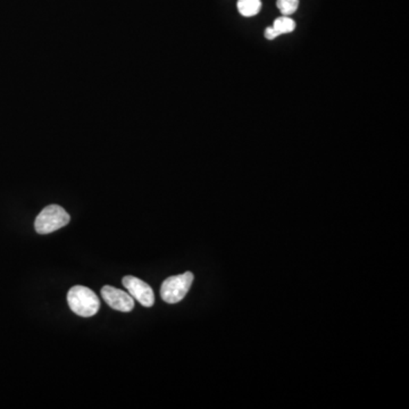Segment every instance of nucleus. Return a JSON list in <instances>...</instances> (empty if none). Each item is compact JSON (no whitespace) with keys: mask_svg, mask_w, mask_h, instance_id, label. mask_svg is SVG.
Returning a JSON list of instances; mask_svg holds the SVG:
<instances>
[{"mask_svg":"<svg viewBox=\"0 0 409 409\" xmlns=\"http://www.w3.org/2000/svg\"><path fill=\"white\" fill-rule=\"evenodd\" d=\"M68 306L79 316L91 317L98 313L100 301L91 289L84 285H74L68 294Z\"/></svg>","mask_w":409,"mask_h":409,"instance_id":"nucleus-1","label":"nucleus"},{"mask_svg":"<svg viewBox=\"0 0 409 409\" xmlns=\"http://www.w3.org/2000/svg\"><path fill=\"white\" fill-rule=\"evenodd\" d=\"M70 215L58 204H49L44 208L35 222V231L39 234H53L70 223Z\"/></svg>","mask_w":409,"mask_h":409,"instance_id":"nucleus-2","label":"nucleus"},{"mask_svg":"<svg viewBox=\"0 0 409 409\" xmlns=\"http://www.w3.org/2000/svg\"><path fill=\"white\" fill-rule=\"evenodd\" d=\"M193 274L191 272L174 275L167 278L160 288V296L167 304H178L186 297L193 282Z\"/></svg>","mask_w":409,"mask_h":409,"instance_id":"nucleus-3","label":"nucleus"},{"mask_svg":"<svg viewBox=\"0 0 409 409\" xmlns=\"http://www.w3.org/2000/svg\"><path fill=\"white\" fill-rule=\"evenodd\" d=\"M122 283L129 291V294H131V297L139 301V304L144 307H151L155 304V294L153 289L146 282L135 276L128 275L123 278Z\"/></svg>","mask_w":409,"mask_h":409,"instance_id":"nucleus-4","label":"nucleus"},{"mask_svg":"<svg viewBox=\"0 0 409 409\" xmlns=\"http://www.w3.org/2000/svg\"><path fill=\"white\" fill-rule=\"evenodd\" d=\"M102 299L106 301V304L112 307L113 310L129 313L135 307V299L131 297V294L124 292L121 289L105 285V287H102Z\"/></svg>","mask_w":409,"mask_h":409,"instance_id":"nucleus-5","label":"nucleus"},{"mask_svg":"<svg viewBox=\"0 0 409 409\" xmlns=\"http://www.w3.org/2000/svg\"><path fill=\"white\" fill-rule=\"evenodd\" d=\"M296 29V22L289 17H281L275 19L272 28L265 30V38L274 40L280 35L294 32Z\"/></svg>","mask_w":409,"mask_h":409,"instance_id":"nucleus-6","label":"nucleus"},{"mask_svg":"<svg viewBox=\"0 0 409 409\" xmlns=\"http://www.w3.org/2000/svg\"><path fill=\"white\" fill-rule=\"evenodd\" d=\"M262 1L260 0H238V10L242 17H255L260 12Z\"/></svg>","mask_w":409,"mask_h":409,"instance_id":"nucleus-7","label":"nucleus"},{"mask_svg":"<svg viewBox=\"0 0 409 409\" xmlns=\"http://www.w3.org/2000/svg\"><path fill=\"white\" fill-rule=\"evenodd\" d=\"M276 6L283 17H289L297 12L299 0H276Z\"/></svg>","mask_w":409,"mask_h":409,"instance_id":"nucleus-8","label":"nucleus"}]
</instances>
